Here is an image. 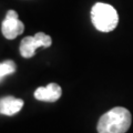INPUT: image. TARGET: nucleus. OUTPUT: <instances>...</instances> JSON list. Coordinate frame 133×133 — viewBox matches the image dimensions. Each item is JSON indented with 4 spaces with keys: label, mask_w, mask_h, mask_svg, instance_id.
Here are the masks:
<instances>
[{
    "label": "nucleus",
    "mask_w": 133,
    "mask_h": 133,
    "mask_svg": "<svg viewBox=\"0 0 133 133\" xmlns=\"http://www.w3.org/2000/svg\"><path fill=\"white\" fill-rule=\"evenodd\" d=\"M130 111L122 107H115L100 118L98 122L99 133H125L131 127Z\"/></svg>",
    "instance_id": "f257e3e1"
},
{
    "label": "nucleus",
    "mask_w": 133,
    "mask_h": 133,
    "mask_svg": "<svg viewBox=\"0 0 133 133\" xmlns=\"http://www.w3.org/2000/svg\"><path fill=\"white\" fill-rule=\"evenodd\" d=\"M91 20L99 31L110 32L118 26L119 16L111 5L98 2L91 9Z\"/></svg>",
    "instance_id": "f03ea898"
},
{
    "label": "nucleus",
    "mask_w": 133,
    "mask_h": 133,
    "mask_svg": "<svg viewBox=\"0 0 133 133\" xmlns=\"http://www.w3.org/2000/svg\"><path fill=\"white\" fill-rule=\"evenodd\" d=\"M51 43V37L43 32H38L33 37L28 36L21 40V42H20V53L23 58H31L35 56L36 50L38 48H47L50 47Z\"/></svg>",
    "instance_id": "7ed1b4c3"
},
{
    "label": "nucleus",
    "mask_w": 133,
    "mask_h": 133,
    "mask_svg": "<svg viewBox=\"0 0 133 133\" xmlns=\"http://www.w3.org/2000/svg\"><path fill=\"white\" fill-rule=\"evenodd\" d=\"M24 30V24L18 18V14L15 10H9L6 15L5 20L1 23L2 35L7 39H15L21 35Z\"/></svg>",
    "instance_id": "20e7f679"
},
{
    "label": "nucleus",
    "mask_w": 133,
    "mask_h": 133,
    "mask_svg": "<svg viewBox=\"0 0 133 133\" xmlns=\"http://www.w3.org/2000/svg\"><path fill=\"white\" fill-rule=\"evenodd\" d=\"M61 87L57 83H49L47 87H40L35 91V98L39 101L55 102L61 97Z\"/></svg>",
    "instance_id": "39448f33"
},
{
    "label": "nucleus",
    "mask_w": 133,
    "mask_h": 133,
    "mask_svg": "<svg viewBox=\"0 0 133 133\" xmlns=\"http://www.w3.org/2000/svg\"><path fill=\"white\" fill-rule=\"evenodd\" d=\"M23 101L15 97H5L0 99V114L14 115L22 109Z\"/></svg>",
    "instance_id": "423d86ee"
},
{
    "label": "nucleus",
    "mask_w": 133,
    "mask_h": 133,
    "mask_svg": "<svg viewBox=\"0 0 133 133\" xmlns=\"http://www.w3.org/2000/svg\"><path fill=\"white\" fill-rule=\"evenodd\" d=\"M16 63L12 60H6L0 62V82L2 81V78L6 76L14 73L16 71Z\"/></svg>",
    "instance_id": "0eeeda50"
}]
</instances>
